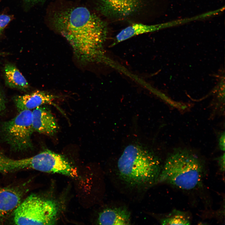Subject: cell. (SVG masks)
<instances>
[{"instance_id": "obj_6", "label": "cell", "mask_w": 225, "mask_h": 225, "mask_svg": "<svg viewBox=\"0 0 225 225\" xmlns=\"http://www.w3.org/2000/svg\"><path fill=\"white\" fill-rule=\"evenodd\" d=\"M34 170L72 178L78 176L76 168L60 154L46 150L34 156Z\"/></svg>"}, {"instance_id": "obj_2", "label": "cell", "mask_w": 225, "mask_h": 225, "mask_svg": "<svg viewBox=\"0 0 225 225\" xmlns=\"http://www.w3.org/2000/svg\"><path fill=\"white\" fill-rule=\"evenodd\" d=\"M162 167L157 157L141 147L127 146L117 163L120 178L132 187H143L156 183Z\"/></svg>"}, {"instance_id": "obj_1", "label": "cell", "mask_w": 225, "mask_h": 225, "mask_svg": "<svg viewBox=\"0 0 225 225\" xmlns=\"http://www.w3.org/2000/svg\"><path fill=\"white\" fill-rule=\"evenodd\" d=\"M53 23L82 58L100 62L107 29L104 22L85 7H72L55 14Z\"/></svg>"}, {"instance_id": "obj_21", "label": "cell", "mask_w": 225, "mask_h": 225, "mask_svg": "<svg viewBox=\"0 0 225 225\" xmlns=\"http://www.w3.org/2000/svg\"><path fill=\"white\" fill-rule=\"evenodd\" d=\"M29 0V1H37V0Z\"/></svg>"}, {"instance_id": "obj_12", "label": "cell", "mask_w": 225, "mask_h": 225, "mask_svg": "<svg viewBox=\"0 0 225 225\" xmlns=\"http://www.w3.org/2000/svg\"><path fill=\"white\" fill-rule=\"evenodd\" d=\"M33 167L32 156L14 159L0 152V173H8L21 170H33Z\"/></svg>"}, {"instance_id": "obj_5", "label": "cell", "mask_w": 225, "mask_h": 225, "mask_svg": "<svg viewBox=\"0 0 225 225\" xmlns=\"http://www.w3.org/2000/svg\"><path fill=\"white\" fill-rule=\"evenodd\" d=\"M1 130L3 140L13 151L23 152L32 148V111L19 112L13 118L2 122Z\"/></svg>"}, {"instance_id": "obj_8", "label": "cell", "mask_w": 225, "mask_h": 225, "mask_svg": "<svg viewBox=\"0 0 225 225\" xmlns=\"http://www.w3.org/2000/svg\"><path fill=\"white\" fill-rule=\"evenodd\" d=\"M58 96L44 91L37 90L29 94L17 96L14 98L15 105L18 112L24 110H33L42 105L48 104L54 106Z\"/></svg>"}, {"instance_id": "obj_14", "label": "cell", "mask_w": 225, "mask_h": 225, "mask_svg": "<svg viewBox=\"0 0 225 225\" xmlns=\"http://www.w3.org/2000/svg\"><path fill=\"white\" fill-rule=\"evenodd\" d=\"M164 27L165 25L163 24L147 25L135 23L120 32L116 37L114 43L123 41L136 35L156 31Z\"/></svg>"}, {"instance_id": "obj_10", "label": "cell", "mask_w": 225, "mask_h": 225, "mask_svg": "<svg viewBox=\"0 0 225 225\" xmlns=\"http://www.w3.org/2000/svg\"><path fill=\"white\" fill-rule=\"evenodd\" d=\"M98 222L101 225H129L131 213L125 207L107 208L99 213Z\"/></svg>"}, {"instance_id": "obj_15", "label": "cell", "mask_w": 225, "mask_h": 225, "mask_svg": "<svg viewBox=\"0 0 225 225\" xmlns=\"http://www.w3.org/2000/svg\"><path fill=\"white\" fill-rule=\"evenodd\" d=\"M162 225H189L190 218L184 212L174 210L160 220Z\"/></svg>"}, {"instance_id": "obj_19", "label": "cell", "mask_w": 225, "mask_h": 225, "mask_svg": "<svg viewBox=\"0 0 225 225\" xmlns=\"http://www.w3.org/2000/svg\"><path fill=\"white\" fill-rule=\"evenodd\" d=\"M5 100L0 89V113L5 109Z\"/></svg>"}, {"instance_id": "obj_16", "label": "cell", "mask_w": 225, "mask_h": 225, "mask_svg": "<svg viewBox=\"0 0 225 225\" xmlns=\"http://www.w3.org/2000/svg\"><path fill=\"white\" fill-rule=\"evenodd\" d=\"M11 17L6 14L0 15V34L11 20Z\"/></svg>"}, {"instance_id": "obj_17", "label": "cell", "mask_w": 225, "mask_h": 225, "mask_svg": "<svg viewBox=\"0 0 225 225\" xmlns=\"http://www.w3.org/2000/svg\"><path fill=\"white\" fill-rule=\"evenodd\" d=\"M225 138L224 132H222L219 135L218 138V144L220 149L223 151H225Z\"/></svg>"}, {"instance_id": "obj_11", "label": "cell", "mask_w": 225, "mask_h": 225, "mask_svg": "<svg viewBox=\"0 0 225 225\" xmlns=\"http://www.w3.org/2000/svg\"><path fill=\"white\" fill-rule=\"evenodd\" d=\"M20 200V195L16 191L0 187V219L14 210Z\"/></svg>"}, {"instance_id": "obj_13", "label": "cell", "mask_w": 225, "mask_h": 225, "mask_svg": "<svg viewBox=\"0 0 225 225\" xmlns=\"http://www.w3.org/2000/svg\"><path fill=\"white\" fill-rule=\"evenodd\" d=\"M4 75L6 83L9 87L26 91L29 85L25 77L13 65L8 63L4 68Z\"/></svg>"}, {"instance_id": "obj_3", "label": "cell", "mask_w": 225, "mask_h": 225, "mask_svg": "<svg viewBox=\"0 0 225 225\" xmlns=\"http://www.w3.org/2000/svg\"><path fill=\"white\" fill-rule=\"evenodd\" d=\"M204 170L197 155L188 150L177 149L168 156L156 183L165 182L180 189L192 190L202 182Z\"/></svg>"}, {"instance_id": "obj_20", "label": "cell", "mask_w": 225, "mask_h": 225, "mask_svg": "<svg viewBox=\"0 0 225 225\" xmlns=\"http://www.w3.org/2000/svg\"><path fill=\"white\" fill-rule=\"evenodd\" d=\"M4 54H5V53H4L3 52H0V56L3 55Z\"/></svg>"}, {"instance_id": "obj_9", "label": "cell", "mask_w": 225, "mask_h": 225, "mask_svg": "<svg viewBox=\"0 0 225 225\" xmlns=\"http://www.w3.org/2000/svg\"><path fill=\"white\" fill-rule=\"evenodd\" d=\"M32 124L34 132L49 136L54 135L58 126L49 108L42 106L32 111Z\"/></svg>"}, {"instance_id": "obj_7", "label": "cell", "mask_w": 225, "mask_h": 225, "mask_svg": "<svg viewBox=\"0 0 225 225\" xmlns=\"http://www.w3.org/2000/svg\"><path fill=\"white\" fill-rule=\"evenodd\" d=\"M143 0H100L99 8L105 15L112 18H124L136 12Z\"/></svg>"}, {"instance_id": "obj_4", "label": "cell", "mask_w": 225, "mask_h": 225, "mask_svg": "<svg viewBox=\"0 0 225 225\" xmlns=\"http://www.w3.org/2000/svg\"><path fill=\"white\" fill-rule=\"evenodd\" d=\"M58 212L54 201L32 194L14 210V221L17 225L54 224Z\"/></svg>"}, {"instance_id": "obj_18", "label": "cell", "mask_w": 225, "mask_h": 225, "mask_svg": "<svg viewBox=\"0 0 225 225\" xmlns=\"http://www.w3.org/2000/svg\"><path fill=\"white\" fill-rule=\"evenodd\" d=\"M218 165L220 170L222 172L225 170V154L224 153L218 158Z\"/></svg>"}]
</instances>
